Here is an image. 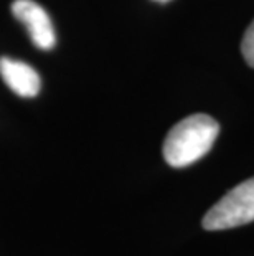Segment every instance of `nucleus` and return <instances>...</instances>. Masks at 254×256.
Returning a JSON list of instances; mask_svg holds the SVG:
<instances>
[{"label": "nucleus", "instance_id": "f257e3e1", "mask_svg": "<svg viewBox=\"0 0 254 256\" xmlns=\"http://www.w3.org/2000/svg\"><path fill=\"white\" fill-rule=\"evenodd\" d=\"M220 126L208 114H193L175 124L164 142L167 164L182 168L205 157L218 138Z\"/></svg>", "mask_w": 254, "mask_h": 256}, {"label": "nucleus", "instance_id": "f03ea898", "mask_svg": "<svg viewBox=\"0 0 254 256\" xmlns=\"http://www.w3.org/2000/svg\"><path fill=\"white\" fill-rule=\"evenodd\" d=\"M254 222V177L236 185L203 216V228L210 232L230 230Z\"/></svg>", "mask_w": 254, "mask_h": 256}, {"label": "nucleus", "instance_id": "7ed1b4c3", "mask_svg": "<svg viewBox=\"0 0 254 256\" xmlns=\"http://www.w3.org/2000/svg\"><path fill=\"white\" fill-rule=\"evenodd\" d=\"M12 14L28 30L31 42L40 50H51L56 43L55 28L45 8L33 0H15Z\"/></svg>", "mask_w": 254, "mask_h": 256}, {"label": "nucleus", "instance_id": "20e7f679", "mask_svg": "<svg viewBox=\"0 0 254 256\" xmlns=\"http://www.w3.org/2000/svg\"><path fill=\"white\" fill-rule=\"evenodd\" d=\"M0 76L5 84L21 98H33L40 92V74L23 62L7 56L0 58Z\"/></svg>", "mask_w": 254, "mask_h": 256}, {"label": "nucleus", "instance_id": "39448f33", "mask_svg": "<svg viewBox=\"0 0 254 256\" xmlns=\"http://www.w3.org/2000/svg\"><path fill=\"white\" fill-rule=\"evenodd\" d=\"M241 52H243V56L246 60V63L250 64L251 68H254V20H253V24L248 26L245 38H243Z\"/></svg>", "mask_w": 254, "mask_h": 256}, {"label": "nucleus", "instance_id": "423d86ee", "mask_svg": "<svg viewBox=\"0 0 254 256\" xmlns=\"http://www.w3.org/2000/svg\"><path fill=\"white\" fill-rule=\"evenodd\" d=\"M154 2H160V4H167V2H170V0H154Z\"/></svg>", "mask_w": 254, "mask_h": 256}]
</instances>
